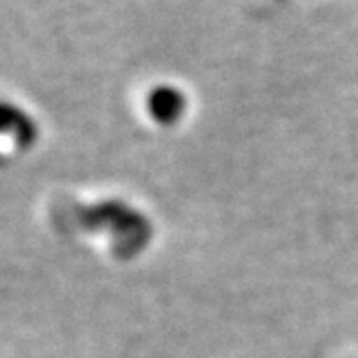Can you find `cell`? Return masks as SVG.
<instances>
[{
	"instance_id": "cell-1",
	"label": "cell",
	"mask_w": 358,
	"mask_h": 358,
	"mask_svg": "<svg viewBox=\"0 0 358 358\" xmlns=\"http://www.w3.org/2000/svg\"><path fill=\"white\" fill-rule=\"evenodd\" d=\"M147 115L153 123L162 127H173L182 121L188 113V95L171 83H160L151 87L145 99Z\"/></svg>"
},
{
	"instance_id": "cell-2",
	"label": "cell",
	"mask_w": 358,
	"mask_h": 358,
	"mask_svg": "<svg viewBox=\"0 0 358 358\" xmlns=\"http://www.w3.org/2000/svg\"><path fill=\"white\" fill-rule=\"evenodd\" d=\"M0 136H9L17 147H31L37 138V125L22 108L0 101Z\"/></svg>"
}]
</instances>
